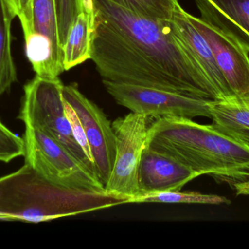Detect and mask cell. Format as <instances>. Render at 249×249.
<instances>
[{"label": "cell", "instance_id": "cell-16", "mask_svg": "<svg viewBox=\"0 0 249 249\" xmlns=\"http://www.w3.org/2000/svg\"><path fill=\"white\" fill-rule=\"evenodd\" d=\"M15 17L9 3L0 12V96L17 80L11 51V26Z\"/></svg>", "mask_w": 249, "mask_h": 249}, {"label": "cell", "instance_id": "cell-3", "mask_svg": "<svg viewBox=\"0 0 249 249\" xmlns=\"http://www.w3.org/2000/svg\"><path fill=\"white\" fill-rule=\"evenodd\" d=\"M129 203L108 192L70 190L54 184L28 164L0 178V219L49 222Z\"/></svg>", "mask_w": 249, "mask_h": 249}, {"label": "cell", "instance_id": "cell-23", "mask_svg": "<svg viewBox=\"0 0 249 249\" xmlns=\"http://www.w3.org/2000/svg\"><path fill=\"white\" fill-rule=\"evenodd\" d=\"M232 188L236 192L237 195L249 196V181L235 184Z\"/></svg>", "mask_w": 249, "mask_h": 249}, {"label": "cell", "instance_id": "cell-9", "mask_svg": "<svg viewBox=\"0 0 249 249\" xmlns=\"http://www.w3.org/2000/svg\"><path fill=\"white\" fill-rule=\"evenodd\" d=\"M62 96L81 121L96 175L105 187L112 174L116 156V140L112 124L103 111L83 95L77 85H64Z\"/></svg>", "mask_w": 249, "mask_h": 249}, {"label": "cell", "instance_id": "cell-19", "mask_svg": "<svg viewBox=\"0 0 249 249\" xmlns=\"http://www.w3.org/2000/svg\"><path fill=\"white\" fill-rule=\"evenodd\" d=\"M60 45L64 48L69 33L80 13L85 11L84 0H54Z\"/></svg>", "mask_w": 249, "mask_h": 249}, {"label": "cell", "instance_id": "cell-8", "mask_svg": "<svg viewBox=\"0 0 249 249\" xmlns=\"http://www.w3.org/2000/svg\"><path fill=\"white\" fill-rule=\"evenodd\" d=\"M108 93L117 103L136 114L156 119L178 116L211 118L212 100L193 97L153 88L103 80Z\"/></svg>", "mask_w": 249, "mask_h": 249}, {"label": "cell", "instance_id": "cell-1", "mask_svg": "<svg viewBox=\"0 0 249 249\" xmlns=\"http://www.w3.org/2000/svg\"><path fill=\"white\" fill-rule=\"evenodd\" d=\"M91 59L103 80L219 102L172 20L152 19L93 0Z\"/></svg>", "mask_w": 249, "mask_h": 249}, {"label": "cell", "instance_id": "cell-5", "mask_svg": "<svg viewBox=\"0 0 249 249\" xmlns=\"http://www.w3.org/2000/svg\"><path fill=\"white\" fill-rule=\"evenodd\" d=\"M25 163L54 184L78 191L105 192L100 180L58 142L38 129L26 127Z\"/></svg>", "mask_w": 249, "mask_h": 249}, {"label": "cell", "instance_id": "cell-10", "mask_svg": "<svg viewBox=\"0 0 249 249\" xmlns=\"http://www.w3.org/2000/svg\"><path fill=\"white\" fill-rule=\"evenodd\" d=\"M209 42L216 64L238 102L249 101V53L239 42L215 26L187 13Z\"/></svg>", "mask_w": 249, "mask_h": 249}, {"label": "cell", "instance_id": "cell-21", "mask_svg": "<svg viewBox=\"0 0 249 249\" xmlns=\"http://www.w3.org/2000/svg\"><path fill=\"white\" fill-rule=\"evenodd\" d=\"M64 108H65L66 114L67 118L71 124V130H72L73 134L76 141L78 143L79 146L83 149V152L86 153L89 159L91 161L93 164V159L90 153V147H89V141H88L87 137H86V133H85L84 128L80 118L77 115L72 107L64 100Z\"/></svg>", "mask_w": 249, "mask_h": 249}, {"label": "cell", "instance_id": "cell-13", "mask_svg": "<svg viewBox=\"0 0 249 249\" xmlns=\"http://www.w3.org/2000/svg\"><path fill=\"white\" fill-rule=\"evenodd\" d=\"M200 19L239 42L249 53V0H196Z\"/></svg>", "mask_w": 249, "mask_h": 249}, {"label": "cell", "instance_id": "cell-4", "mask_svg": "<svg viewBox=\"0 0 249 249\" xmlns=\"http://www.w3.org/2000/svg\"><path fill=\"white\" fill-rule=\"evenodd\" d=\"M63 86L58 77L50 79L35 76L24 86L18 118L26 127L38 129L52 137L97 177L94 165L74 138L64 108Z\"/></svg>", "mask_w": 249, "mask_h": 249}, {"label": "cell", "instance_id": "cell-20", "mask_svg": "<svg viewBox=\"0 0 249 249\" xmlns=\"http://www.w3.org/2000/svg\"><path fill=\"white\" fill-rule=\"evenodd\" d=\"M25 156L24 140L10 131L0 121V162H11Z\"/></svg>", "mask_w": 249, "mask_h": 249}, {"label": "cell", "instance_id": "cell-15", "mask_svg": "<svg viewBox=\"0 0 249 249\" xmlns=\"http://www.w3.org/2000/svg\"><path fill=\"white\" fill-rule=\"evenodd\" d=\"M93 14L83 12L71 27L64 48V71L91 59Z\"/></svg>", "mask_w": 249, "mask_h": 249}, {"label": "cell", "instance_id": "cell-2", "mask_svg": "<svg viewBox=\"0 0 249 249\" xmlns=\"http://www.w3.org/2000/svg\"><path fill=\"white\" fill-rule=\"evenodd\" d=\"M146 146L177 159L198 174L233 187L249 181V146L193 119L167 116L148 130Z\"/></svg>", "mask_w": 249, "mask_h": 249}, {"label": "cell", "instance_id": "cell-24", "mask_svg": "<svg viewBox=\"0 0 249 249\" xmlns=\"http://www.w3.org/2000/svg\"><path fill=\"white\" fill-rule=\"evenodd\" d=\"M8 0H0V12L8 4Z\"/></svg>", "mask_w": 249, "mask_h": 249}, {"label": "cell", "instance_id": "cell-18", "mask_svg": "<svg viewBox=\"0 0 249 249\" xmlns=\"http://www.w3.org/2000/svg\"><path fill=\"white\" fill-rule=\"evenodd\" d=\"M141 16L158 20H171L181 7L178 0H108Z\"/></svg>", "mask_w": 249, "mask_h": 249}, {"label": "cell", "instance_id": "cell-14", "mask_svg": "<svg viewBox=\"0 0 249 249\" xmlns=\"http://www.w3.org/2000/svg\"><path fill=\"white\" fill-rule=\"evenodd\" d=\"M210 114L215 128L249 146V101H212Z\"/></svg>", "mask_w": 249, "mask_h": 249}, {"label": "cell", "instance_id": "cell-17", "mask_svg": "<svg viewBox=\"0 0 249 249\" xmlns=\"http://www.w3.org/2000/svg\"><path fill=\"white\" fill-rule=\"evenodd\" d=\"M141 203L230 205L231 202L226 197L216 194H203L198 192L168 191L139 196L133 199L130 203Z\"/></svg>", "mask_w": 249, "mask_h": 249}, {"label": "cell", "instance_id": "cell-12", "mask_svg": "<svg viewBox=\"0 0 249 249\" xmlns=\"http://www.w3.org/2000/svg\"><path fill=\"white\" fill-rule=\"evenodd\" d=\"M171 20L180 38L219 95V102L238 101L219 70L209 42L191 23L187 12L179 7L176 10Z\"/></svg>", "mask_w": 249, "mask_h": 249}, {"label": "cell", "instance_id": "cell-22", "mask_svg": "<svg viewBox=\"0 0 249 249\" xmlns=\"http://www.w3.org/2000/svg\"><path fill=\"white\" fill-rule=\"evenodd\" d=\"M30 0H8L10 9L15 16L18 17L19 15L27 7Z\"/></svg>", "mask_w": 249, "mask_h": 249}, {"label": "cell", "instance_id": "cell-6", "mask_svg": "<svg viewBox=\"0 0 249 249\" xmlns=\"http://www.w3.org/2000/svg\"><path fill=\"white\" fill-rule=\"evenodd\" d=\"M26 54L36 76L53 79L64 71L54 0H30L18 16Z\"/></svg>", "mask_w": 249, "mask_h": 249}, {"label": "cell", "instance_id": "cell-7", "mask_svg": "<svg viewBox=\"0 0 249 249\" xmlns=\"http://www.w3.org/2000/svg\"><path fill=\"white\" fill-rule=\"evenodd\" d=\"M148 117L130 113L118 118L112 126L116 140V156L107 192L132 200L139 195L138 172L142 153L146 148Z\"/></svg>", "mask_w": 249, "mask_h": 249}, {"label": "cell", "instance_id": "cell-11", "mask_svg": "<svg viewBox=\"0 0 249 249\" xmlns=\"http://www.w3.org/2000/svg\"><path fill=\"white\" fill-rule=\"evenodd\" d=\"M198 176L177 159L146 146L138 172V197L150 193L180 191Z\"/></svg>", "mask_w": 249, "mask_h": 249}]
</instances>
